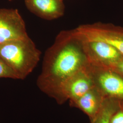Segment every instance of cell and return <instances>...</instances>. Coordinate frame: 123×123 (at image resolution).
<instances>
[{"instance_id":"6da1fadb","label":"cell","mask_w":123,"mask_h":123,"mask_svg":"<svg viewBox=\"0 0 123 123\" xmlns=\"http://www.w3.org/2000/svg\"><path fill=\"white\" fill-rule=\"evenodd\" d=\"M88 64L82 39L74 29L61 31L45 52L37 85L52 96L62 84Z\"/></svg>"},{"instance_id":"7a4b0ae2","label":"cell","mask_w":123,"mask_h":123,"mask_svg":"<svg viewBox=\"0 0 123 123\" xmlns=\"http://www.w3.org/2000/svg\"><path fill=\"white\" fill-rule=\"evenodd\" d=\"M41 53L29 36L0 44V57L18 79H26L33 71Z\"/></svg>"},{"instance_id":"3957f363","label":"cell","mask_w":123,"mask_h":123,"mask_svg":"<svg viewBox=\"0 0 123 123\" xmlns=\"http://www.w3.org/2000/svg\"><path fill=\"white\" fill-rule=\"evenodd\" d=\"M74 30L82 39L105 41L123 54V27L98 22L81 25Z\"/></svg>"},{"instance_id":"277c9868","label":"cell","mask_w":123,"mask_h":123,"mask_svg":"<svg viewBox=\"0 0 123 123\" xmlns=\"http://www.w3.org/2000/svg\"><path fill=\"white\" fill-rule=\"evenodd\" d=\"M95 86L106 98L123 103V77L110 69L89 64Z\"/></svg>"},{"instance_id":"5b68a950","label":"cell","mask_w":123,"mask_h":123,"mask_svg":"<svg viewBox=\"0 0 123 123\" xmlns=\"http://www.w3.org/2000/svg\"><path fill=\"white\" fill-rule=\"evenodd\" d=\"M94 86L89 64L62 84L51 97L59 101L66 97L75 102Z\"/></svg>"},{"instance_id":"8992f818","label":"cell","mask_w":123,"mask_h":123,"mask_svg":"<svg viewBox=\"0 0 123 123\" xmlns=\"http://www.w3.org/2000/svg\"><path fill=\"white\" fill-rule=\"evenodd\" d=\"M82 40L88 63L92 66L109 68L123 55L114 46L105 41Z\"/></svg>"},{"instance_id":"52a82bcc","label":"cell","mask_w":123,"mask_h":123,"mask_svg":"<svg viewBox=\"0 0 123 123\" xmlns=\"http://www.w3.org/2000/svg\"><path fill=\"white\" fill-rule=\"evenodd\" d=\"M28 36L25 23L18 9H0V44Z\"/></svg>"},{"instance_id":"ba28073f","label":"cell","mask_w":123,"mask_h":123,"mask_svg":"<svg viewBox=\"0 0 123 123\" xmlns=\"http://www.w3.org/2000/svg\"><path fill=\"white\" fill-rule=\"evenodd\" d=\"M25 4L31 13L47 20L61 18L65 13L63 0H25Z\"/></svg>"},{"instance_id":"9c48e42d","label":"cell","mask_w":123,"mask_h":123,"mask_svg":"<svg viewBox=\"0 0 123 123\" xmlns=\"http://www.w3.org/2000/svg\"><path fill=\"white\" fill-rule=\"evenodd\" d=\"M105 98L94 86L74 103L93 121L100 110Z\"/></svg>"},{"instance_id":"30bf717a","label":"cell","mask_w":123,"mask_h":123,"mask_svg":"<svg viewBox=\"0 0 123 123\" xmlns=\"http://www.w3.org/2000/svg\"><path fill=\"white\" fill-rule=\"evenodd\" d=\"M121 103L114 99L105 98L101 109L96 118L92 121L93 123H110L112 115L119 110Z\"/></svg>"},{"instance_id":"8fae6325","label":"cell","mask_w":123,"mask_h":123,"mask_svg":"<svg viewBox=\"0 0 123 123\" xmlns=\"http://www.w3.org/2000/svg\"><path fill=\"white\" fill-rule=\"evenodd\" d=\"M0 78L18 79V76L0 57Z\"/></svg>"},{"instance_id":"7c38bea8","label":"cell","mask_w":123,"mask_h":123,"mask_svg":"<svg viewBox=\"0 0 123 123\" xmlns=\"http://www.w3.org/2000/svg\"><path fill=\"white\" fill-rule=\"evenodd\" d=\"M107 68L114 71L123 77V55L118 61L110 66V68Z\"/></svg>"},{"instance_id":"4fadbf2b","label":"cell","mask_w":123,"mask_h":123,"mask_svg":"<svg viewBox=\"0 0 123 123\" xmlns=\"http://www.w3.org/2000/svg\"><path fill=\"white\" fill-rule=\"evenodd\" d=\"M110 123H123V108L117 110L111 118Z\"/></svg>"},{"instance_id":"5bb4252c","label":"cell","mask_w":123,"mask_h":123,"mask_svg":"<svg viewBox=\"0 0 123 123\" xmlns=\"http://www.w3.org/2000/svg\"></svg>"},{"instance_id":"9a60e30c","label":"cell","mask_w":123,"mask_h":123,"mask_svg":"<svg viewBox=\"0 0 123 123\" xmlns=\"http://www.w3.org/2000/svg\"><path fill=\"white\" fill-rule=\"evenodd\" d=\"M122 107H123V106H122Z\"/></svg>"}]
</instances>
